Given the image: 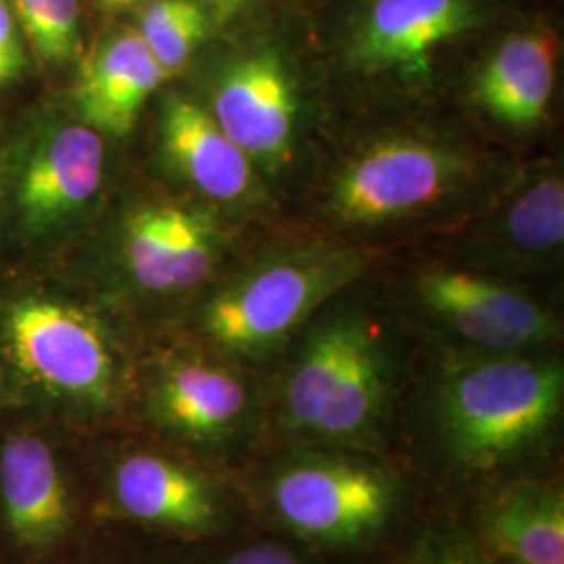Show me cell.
I'll return each instance as SVG.
<instances>
[{"label":"cell","mask_w":564,"mask_h":564,"mask_svg":"<svg viewBox=\"0 0 564 564\" xmlns=\"http://www.w3.org/2000/svg\"><path fill=\"white\" fill-rule=\"evenodd\" d=\"M563 402V364L508 356L449 375L437 395V423L458 463L487 470L540 444Z\"/></svg>","instance_id":"cell-1"},{"label":"cell","mask_w":564,"mask_h":564,"mask_svg":"<svg viewBox=\"0 0 564 564\" xmlns=\"http://www.w3.org/2000/svg\"><path fill=\"white\" fill-rule=\"evenodd\" d=\"M389 364L370 323L335 314L314 326L282 389V419L318 442H358L383 416Z\"/></svg>","instance_id":"cell-2"},{"label":"cell","mask_w":564,"mask_h":564,"mask_svg":"<svg viewBox=\"0 0 564 564\" xmlns=\"http://www.w3.org/2000/svg\"><path fill=\"white\" fill-rule=\"evenodd\" d=\"M362 268V253L339 247L300 249L265 260L205 303L203 333L228 356H270L326 300L356 281Z\"/></svg>","instance_id":"cell-3"},{"label":"cell","mask_w":564,"mask_h":564,"mask_svg":"<svg viewBox=\"0 0 564 564\" xmlns=\"http://www.w3.org/2000/svg\"><path fill=\"white\" fill-rule=\"evenodd\" d=\"M268 498L276 519L293 533L321 544L354 545L389 523L400 487L377 464L310 454L282 464Z\"/></svg>","instance_id":"cell-4"},{"label":"cell","mask_w":564,"mask_h":564,"mask_svg":"<svg viewBox=\"0 0 564 564\" xmlns=\"http://www.w3.org/2000/svg\"><path fill=\"white\" fill-rule=\"evenodd\" d=\"M21 372L69 402L105 408L118 391V360L101 324L67 303L23 300L4 318Z\"/></svg>","instance_id":"cell-5"},{"label":"cell","mask_w":564,"mask_h":564,"mask_svg":"<svg viewBox=\"0 0 564 564\" xmlns=\"http://www.w3.org/2000/svg\"><path fill=\"white\" fill-rule=\"evenodd\" d=\"M473 174L470 158L444 142L387 139L343 167L328 193L345 224L391 223L442 202Z\"/></svg>","instance_id":"cell-6"},{"label":"cell","mask_w":564,"mask_h":564,"mask_svg":"<svg viewBox=\"0 0 564 564\" xmlns=\"http://www.w3.org/2000/svg\"><path fill=\"white\" fill-rule=\"evenodd\" d=\"M416 295L449 330L487 351L510 356L558 337V324L544 305L473 272L426 270L416 279Z\"/></svg>","instance_id":"cell-7"},{"label":"cell","mask_w":564,"mask_h":564,"mask_svg":"<svg viewBox=\"0 0 564 564\" xmlns=\"http://www.w3.org/2000/svg\"><path fill=\"white\" fill-rule=\"evenodd\" d=\"M481 18V0H372L349 36L347 55L366 74L423 76L433 53Z\"/></svg>","instance_id":"cell-8"},{"label":"cell","mask_w":564,"mask_h":564,"mask_svg":"<svg viewBox=\"0 0 564 564\" xmlns=\"http://www.w3.org/2000/svg\"><path fill=\"white\" fill-rule=\"evenodd\" d=\"M209 113L249 162L272 170L289 160L297 97L279 55L262 51L232 61L214 86Z\"/></svg>","instance_id":"cell-9"},{"label":"cell","mask_w":564,"mask_h":564,"mask_svg":"<svg viewBox=\"0 0 564 564\" xmlns=\"http://www.w3.org/2000/svg\"><path fill=\"white\" fill-rule=\"evenodd\" d=\"M105 144L86 123H65L48 132L21 172V218L34 230L51 228L95 199L102 182Z\"/></svg>","instance_id":"cell-10"},{"label":"cell","mask_w":564,"mask_h":564,"mask_svg":"<svg viewBox=\"0 0 564 564\" xmlns=\"http://www.w3.org/2000/svg\"><path fill=\"white\" fill-rule=\"evenodd\" d=\"M158 423L186 442L220 445L239 437L251 416V393L220 364L178 360L160 372L151 393Z\"/></svg>","instance_id":"cell-11"},{"label":"cell","mask_w":564,"mask_h":564,"mask_svg":"<svg viewBox=\"0 0 564 564\" xmlns=\"http://www.w3.org/2000/svg\"><path fill=\"white\" fill-rule=\"evenodd\" d=\"M113 502L132 521L182 533H209L220 524V505L199 470L151 452L116 464Z\"/></svg>","instance_id":"cell-12"},{"label":"cell","mask_w":564,"mask_h":564,"mask_svg":"<svg viewBox=\"0 0 564 564\" xmlns=\"http://www.w3.org/2000/svg\"><path fill=\"white\" fill-rule=\"evenodd\" d=\"M0 500L18 544L44 552L59 544L74 510L51 445L36 435H11L0 449Z\"/></svg>","instance_id":"cell-13"},{"label":"cell","mask_w":564,"mask_h":564,"mask_svg":"<svg viewBox=\"0 0 564 564\" xmlns=\"http://www.w3.org/2000/svg\"><path fill=\"white\" fill-rule=\"evenodd\" d=\"M165 78L139 30H123L82 61L74 99L86 126L120 137L132 130L144 102Z\"/></svg>","instance_id":"cell-14"},{"label":"cell","mask_w":564,"mask_h":564,"mask_svg":"<svg viewBox=\"0 0 564 564\" xmlns=\"http://www.w3.org/2000/svg\"><path fill=\"white\" fill-rule=\"evenodd\" d=\"M162 147L182 178L216 202H239L253 184L249 158L191 99L170 97L163 105Z\"/></svg>","instance_id":"cell-15"},{"label":"cell","mask_w":564,"mask_h":564,"mask_svg":"<svg viewBox=\"0 0 564 564\" xmlns=\"http://www.w3.org/2000/svg\"><path fill=\"white\" fill-rule=\"evenodd\" d=\"M556 86V39L529 30L506 39L477 74L475 95L494 120L514 130L544 121Z\"/></svg>","instance_id":"cell-16"},{"label":"cell","mask_w":564,"mask_h":564,"mask_svg":"<svg viewBox=\"0 0 564 564\" xmlns=\"http://www.w3.org/2000/svg\"><path fill=\"white\" fill-rule=\"evenodd\" d=\"M491 547L510 564H564V498L554 485L506 489L485 512Z\"/></svg>","instance_id":"cell-17"},{"label":"cell","mask_w":564,"mask_h":564,"mask_svg":"<svg viewBox=\"0 0 564 564\" xmlns=\"http://www.w3.org/2000/svg\"><path fill=\"white\" fill-rule=\"evenodd\" d=\"M139 34L170 78L207 39L209 20L197 0H151L142 9Z\"/></svg>","instance_id":"cell-18"},{"label":"cell","mask_w":564,"mask_h":564,"mask_svg":"<svg viewBox=\"0 0 564 564\" xmlns=\"http://www.w3.org/2000/svg\"><path fill=\"white\" fill-rule=\"evenodd\" d=\"M506 237L517 251L544 256L564 241V184L547 176L527 186L506 214Z\"/></svg>","instance_id":"cell-19"},{"label":"cell","mask_w":564,"mask_h":564,"mask_svg":"<svg viewBox=\"0 0 564 564\" xmlns=\"http://www.w3.org/2000/svg\"><path fill=\"white\" fill-rule=\"evenodd\" d=\"M172 205H147L130 216L123 232L126 263L137 284L151 293H172L170 276Z\"/></svg>","instance_id":"cell-20"},{"label":"cell","mask_w":564,"mask_h":564,"mask_svg":"<svg viewBox=\"0 0 564 564\" xmlns=\"http://www.w3.org/2000/svg\"><path fill=\"white\" fill-rule=\"evenodd\" d=\"M23 41L39 59L63 65L80 53L78 0H11Z\"/></svg>","instance_id":"cell-21"},{"label":"cell","mask_w":564,"mask_h":564,"mask_svg":"<svg viewBox=\"0 0 564 564\" xmlns=\"http://www.w3.org/2000/svg\"><path fill=\"white\" fill-rule=\"evenodd\" d=\"M223 237L216 223L202 212L172 205L170 276L172 293L197 286L218 262Z\"/></svg>","instance_id":"cell-22"},{"label":"cell","mask_w":564,"mask_h":564,"mask_svg":"<svg viewBox=\"0 0 564 564\" xmlns=\"http://www.w3.org/2000/svg\"><path fill=\"white\" fill-rule=\"evenodd\" d=\"M25 51L11 0H0V90L21 76Z\"/></svg>","instance_id":"cell-23"},{"label":"cell","mask_w":564,"mask_h":564,"mask_svg":"<svg viewBox=\"0 0 564 564\" xmlns=\"http://www.w3.org/2000/svg\"><path fill=\"white\" fill-rule=\"evenodd\" d=\"M223 564H302L297 554L279 542H256L232 552Z\"/></svg>","instance_id":"cell-24"},{"label":"cell","mask_w":564,"mask_h":564,"mask_svg":"<svg viewBox=\"0 0 564 564\" xmlns=\"http://www.w3.org/2000/svg\"><path fill=\"white\" fill-rule=\"evenodd\" d=\"M416 564H487L479 552L454 540H435L423 547Z\"/></svg>","instance_id":"cell-25"},{"label":"cell","mask_w":564,"mask_h":564,"mask_svg":"<svg viewBox=\"0 0 564 564\" xmlns=\"http://www.w3.org/2000/svg\"><path fill=\"white\" fill-rule=\"evenodd\" d=\"M207 2H212L216 7L218 18H228V15L237 13L242 4H247L249 0H207Z\"/></svg>","instance_id":"cell-26"},{"label":"cell","mask_w":564,"mask_h":564,"mask_svg":"<svg viewBox=\"0 0 564 564\" xmlns=\"http://www.w3.org/2000/svg\"><path fill=\"white\" fill-rule=\"evenodd\" d=\"M139 0H111L109 2V11H121V9H128L132 4H137Z\"/></svg>","instance_id":"cell-27"},{"label":"cell","mask_w":564,"mask_h":564,"mask_svg":"<svg viewBox=\"0 0 564 564\" xmlns=\"http://www.w3.org/2000/svg\"><path fill=\"white\" fill-rule=\"evenodd\" d=\"M109 2L111 0H97V4H101L102 9H109Z\"/></svg>","instance_id":"cell-28"}]
</instances>
